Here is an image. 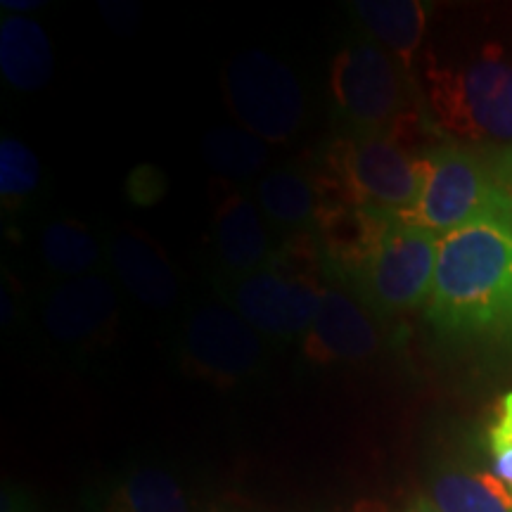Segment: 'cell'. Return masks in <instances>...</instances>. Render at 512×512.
Masks as SVG:
<instances>
[{
    "label": "cell",
    "mask_w": 512,
    "mask_h": 512,
    "mask_svg": "<svg viewBox=\"0 0 512 512\" xmlns=\"http://www.w3.org/2000/svg\"><path fill=\"white\" fill-rule=\"evenodd\" d=\"M432 121L448 136L470 143L512 140V64L501 50H486L477 60L425 72Z\"/></svg>",
    "instance_id": "obj_3"
},
{
    "label": "cell",
    "mask_w": 512,
    "mask_h": 512,
    "mask_svg": "<svg viewBox=\"0 0 512 512\" xmlns=\"http://www.w3.org/2000/svg\"><path fill=\"white\" fill-rule=\"evenodd\" d=\"M117 313L112 285L98 275L72 278L50 294L46 328L60 342H86L110 328Z\"/></svg>",
    "instance_id": "obj_11"
},
{
    "label": "cell",
    "mask_w": 512,
    "mask_h": 512,
    "mask_svg": "<svg viewBox=\"0 0 512 512\" xmlns=\"http://www.w3.org/2000/svg\"><path fill=\"white\" fill-rule=\"evenodd\" d=\"M330 93L356 133L394 136L406 143L411 128L418 126L408 72L375 43H358L335 57Z\"/></svg>",
    "instance_id": "obj_5"
},
{
    "label": "cell",
    "mask_w": 512,
    "mask_h": 512,
    "mask_svg": "<svg viewBox=\"0 0 512 512\" xmlns=\"http://www.w3.org/2000/svg\"><path fill=\"white\" fill-rule=\"evenodd\" d=\"M396 211L320 202L318 221L325 256L349 280L361 271Z\"/></svg>",
    "instance_id": "obj_12"
},
{
    "label": "cell",
    "mask_w": 512,
    "mask_h": 512,
    "mask_svg": "<svg viewBox=\"0 0 512 512\" xmlns=\"http://www.w3.org/2000/svg\"><path fill=\"white\" fill-rule=\"evenodd\" d=\"M261 351L252 325L226 309L197 311L185 330V363L211 380L235 382L254 373Z\"/></svg>",
    "instance_id": "obj_8"
},
{
    "label": "cell",
    "mask_w": 512,
    "mask_h": 512,
    "mask_svg": "<svg viewBox=\"0 0 512 512\" xmlns=\"http://www.w3.org/2000/svg\"><path fill=\"white\" fill-rule=\"evenodd\" d=\"M503 174H505V181L512 185V150L505 155V164H503Z\"/></svg>",
    "instance_id": "obj_26"
},
{
    "label": "cell",
    "mask_w": 512,
    "mask_h": 512,
    "mask_svg": "<svg viewBox=\"0 0 512 512\" xmlns=\"http://www.w3.org/2000/svg\"><path fill=\"white\" fill-rule=\"evenodd\" d=\"M226 98L242 126L266 143H285L304 119L297 76L266 50H245L226 67Z\"/></svg>",
    "instance_id": "obj_7"
},
{
    "label": "cell",
    "mask_w": 512,
    "mask_h": 512,
    "mask_svg": "<svg viewBox=\"0 0 512 512\" xmlns=\"http://www.w3.org/2000/svg\"><path fill=\"white\" fill-rule=\"evenodd\" d=\"M38 159L27 145L15 138L0 143V197L5 202H19L38 188Z\"/></svg>",
    "instance_id": "obj_22"
},
{
    "label": "cell",
    "mask_w": 512,
    "mask_h": 512,
    "mask_svg": "<svg viewBox=\"0 0 512 512\" xmlns=\"http://www.w3.org/2000/svg\"><path fill=\"white\" fill-rule=\"evenodd\" d=\"M318 266V249L309 235H297V238L285 242L283 249L278 254H273V259L268 261V271H275L285 278L294 280H306V283H316L313 275H316Z\"/></svg>",
    "instance_id": "obj_24"
},
{
    "label": "cell",
    "mask_w": 512,
    "mask_h": 512,
    "mask_svg": "<svg viewBox=\"0 0 512 512\" xmlns=\"http://www.w3.org/2000/svg\"><path fill=\"white\" fill-rule=\"evenodd\" d=\"M486 444H489L494 475L512 489V392L498 399L494 420L486 432Z\"/></svg>",
    "instance_id": "obj_23"
},
{
    "label": "cell",
    "mask_w": 512,
    "mask_h": 512,
    "mask_svg": "<svg viewBox=\"0 0 512 512\" xmlns=\"http://www.w3.org/2000/svg\"><path fill=\"white\" fill-rule=\"evenodd\" d=\"M425 311L444 335L512 337V230L475 223L441 235Z\"/></svg>",
    "instance_id": "obj_1"
},
{
    "label": "cell",
    "mask_w": 512,
    "mask_h": 512,
    "mask_svg": "<svg viewBox=\"0 0 512 512\" xmlns=\"http://www.w3.org/2000/svg\"><path fill=\"white\" fill-rule=\"evenodd\" d=\"M406 512H439V510H437V505L432 503L430 496H418Z\"/></svg>",
    "instance_id": "obj_25"
},
{
    "label": "cell",
    "mask_w": 512,
    "mask_h": 512,
    "mask_svg": "<svg viewBox=\"0 0 512 512\" xmlns=\"http://www.w3.org/2000/svg\"><path fill=\"white\" fill-rule=\"evenodd\" d=\"M439 235L392 216L380 242L354 278L375 311L399 316L427 304L437 271Z\"/></svg>",
    "instance_id": "obj_6"
},
{
    "label": "cell",
    "mask_w": 512,
    "mask_h": 512,
    "mask_svg": "<svg viewBox=\"0 0 512 512\" xmlns=\"http://www.w3.org/2000/svg\"><path fill=\"white\" fill-rule=\"evenodd\" d=\"M430 498L439 512H512V489L494 472H444Z\"/></svg>",
    "instance_id": "obj_17"
},
{
    "label": "cell",
    "mask_w": 512,
    "mask_h": 512,
    "mask_svg": "<svg viewBox=\"0 0 512 512\" xmlns=\"http://www.w3.org/2000/svg\"><path fill=\"white\" fill-rule=\"evenodd\" d=\"M323 302L316 283L285 278L275 271H259L240 280L235 287V304L240 316L256 332L294 339L311 330Z\"/></svg>",
    "instance_id": "obj_9"
},
{
    "label": "cell",
    "mask_w": 512,
    "mask_h": 512,
    "mask_svg": "<svg viewBox=\"0 0 512 512\" xmlns=\"http://www.w3.org/2000/svg\"><path fill=\"white\" fill-rule=\"evenodd\" d=\"M204 159L221 176L245 178L266 164L268 150L264 140L256 138L247 128L219 126L211 128L204 138Z\"/></svg>",
    "instance_id": "obj_19"
},
{
    "label": "cell",
    "mask_w": 512,
    "mask_h": 512,
    "mask_svg": "<svg viewBox=\"0 0 512 512\" xmlns=\"http://www.w3.org/2000/svg\"><path fill=\"white\" fill-rule=\"evenodd\" d=\"M112 512H190L181 486L159 470H140L121 486Z\"/></svg>",
    "instance_id": "obj_21"
},
{
    "label": "cell",
    "mask_w": 512,
    "mask_h": 512,
    "mask_svg": "<svg viewBox=\"0 0 512 512\" xmlns=\"http://www.w3.org/2000/svg\"><path fill=\"white\" fill-rule=\"evenodd\" d=\"M425 157V185L418 202L399 214L403 221L432 230L439 238L475 223L512 230V192L494 181L475 155L460 145H439Z\"/></svg>",
    "instance_id": "obj_4"
},
{
    "label": "cell",
    "mask_w": 512,
    "mask_h": 512,
    "mask_svg": "<svg viewBox=\"0 0 512 512\" xmlns=\"http://www.w3.org/2000/svg\"><path fill=\"white\" fill-rule=\"evenodd\" d=\"M427 178V157L394 136L332 140L316 188L320 202L384 211H408Z\"/></svg>",
    "instance_id": "obj_2"
},
{
    "label": "cell",
    "mask_w": 512,
    "mask_h": 512,
    "mask_svg": "<svg viewBox=\"0 0 512 512\" xmlns=\"http://www.w3.org/2000/svg\"><path fill=\"white\" fill-rule=\"evenodd\" d=\"M380 347L375 323L354 299L337 290H325L323 302L304 337V351L316 363L361 361Z\"/></svg>",
    "instance_id": "obj_10"
},
{
    "label": "cell",
    "mask_w": 512,
    "mask_h": 512,
    "mask_svg": "<svg viewBox=\"0 0 512 512\" xmlns=\"http://www.w3.org/2000/svg\"><path fill=\"white\" fill-rule=\"evenodd\" d=\"M216 249L235 275H254L268 264V233L259 209L242 192H230L216 209Z\"/></svg>",
    "instance_id": "obj_13"
},
{
    "label": "cell",
    "mask_w": 512,
    "mask_h": 512,
    "mask_svg": "<svg viewBox=\"0 0 512 512\" xmlns=\"http://www.w3.org/2000/svg\"><path fill=\"white\" fill-rule=\"evenodd\" d=\"M41 252L46 264L62 275L83 278L100 261V247L86 226L76 221H55L43 230Z\"/></svg>",
    "instance_id": "obj_20"
},
{
    "label": "cell",
    "mask_w": 512,
    "mask_h": 512,
    "mask_svg": "<svg viewBox=\"0 0 512 512\" xmlns=\"http://www.w3.org/2000/svg\"><path fill=\"white\" fill-rule=\"evenodd\" d=\"M354 10L370 34L389 48L406 72H411L413 57L425 34V5L418 0H358Z\"/></svg>",
    "instance_id": "obj_16"
},
{
    "label": "cell",
    "mask_w": 512,
    "mask_h": 512,
    "mask_svg": "<svg viewBox=\"0 0 512 512\" xmlns=\"http://www.w3.org/2000/svg\"><path fill=\"white\" fill-rule=\"evenodd\" d=\"M0 72L17 91H36L53 76V48L46 31L27 17L0 24Z\"/></svg>",
    "instance_id": "obj_14"
},
{
    "label": "cell",
    "mask_w": 512,
    "mask_h": 512,
    "mask_svg": "<svg viewBox=\"0 0 512 512\" xmlns=\"http://www.w3.org/2000/svg\"><path fill=\"white\" fill-rule=\"evenodd\" d=\"M256 202L280 226H309L318 221L320 195L309 178L290 169L271 171L256 188Z\"/></svg>",
    "instance_id": "obj_18"
},
{
    "label": "cell",
    "mask_w": 512,
    "mask_h": 512,
    "mask_svg": "<svg viewBox=\"0 0 512 512\" xmlns=\"http://www.w3.org/2000/svg\"><path fill=\"white\" fill-rule=\"evenodd\" d=\"M112 264L124 285L140 302L169 306L178 294V280L169 261L140 235H119L112 240Z\"/></svg>",
    "instance_id": "obj_15"
}]
</instances>
